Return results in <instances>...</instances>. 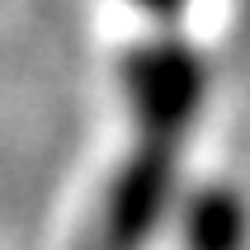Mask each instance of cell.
Listing matches in <instances>:
<instances>
[{"mask_svg":"<svg viewBox=\"0 0 250 250\" xmlns=\"http://www.w3.org/2000/svg\"><path fill=\"white\" fill-rule=\"evenodd\" d=\"M184 250H246L250 246V208L236 189H198L180 217Z\"/></svg>","mask_w":250,"mask_h":250,"instance_id":"cell-1","label":"cell"}]
</instances>
